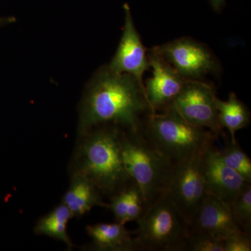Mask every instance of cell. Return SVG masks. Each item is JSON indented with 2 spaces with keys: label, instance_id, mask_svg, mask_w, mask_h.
<instances>
[{
  "label": "cell",
  "instance_id": "603a6c76",
  "mask_svg": "<svg viewBox=\"0 0 251 251\" xmlns=\"http://www.w3.org/2000/svg\"><path fill=\"white\" fill-rule=\"evenodd\" d=\"M209 1L214 11L219 13L226 5V0H209Z\"/></svg>",
  "mask_w": 251,
  "mask_h": 251
},
{
  "label": "cell",
  "instance_id": "cb8c5ba5",
  "mask_svg": "<svg viewBox=\"0 0 251 251\" xmlns=\"http://www.w3.org/2000/svg\"><path fill=\"white\" fill-rule=\"evenodd\" d=\"M14 21V18L12 17L0 18V25H6L8 24V23H13Z\"/></svg>",
  "mask_w": 251,
  "mask_h": 251
},
{
  "label": "cell",
  "instance_id": "5b68a950",
  "mask_svg": "<svg viewBox=\"0 0 251 251\" xmlns=\"http://www.w3.org/2000/svg\"><path fill=\"white\" fill-rule=\"evenodd\" d=\"M135 237L142 251H186L189 224L166 193L145 208Z\"/></svg>",
  "mask_w": 251,
  "mask_h": 251
},
{
  "label": "cell",
  "instance_id": "3957f363",
  "mask_svg": "<svg viewBox=\"0 0 251 251\" xmlns=\"http://www.w3.org/2000/svg\"><path fill=\"white\" fill-rule=\"evenodd\" d=\"M143 134L173 166L202 154L219 138L187 121L173 105L161 113L150 115Z\"/></svg>",
  "mask_w": 251,
  "mask_h": 251
},
{
  "label": "cell",
  "instance_id": "ffe728a7",
  "mask_svg": "<svg viewBox=\"0 0 251 251\" xmlns=\"http://www.w3.org/2000/svg\"><path fill=\"white\" fill-rule=\"evenodd\" d=\"M130 186L110 198L107 208L113 213L116 222L126 224V216L129 204Z\"/></svg>",
  "mask_w": 251,
  "mask_h": 251
},
{
  "label": "cell",
  "instance_id": "44dd1931",
  "mask_svg": "<svg viewBox=\"0 0 251 251\" xmlns=\"http://www.w3.org/2000/svg\"><path fill=\"white\" fill-rule=\"evenodd\" d=\"M145 210V203L143 196L135 182L130 186L129 204L126 216V224L137 221Z\"/></svg>",
  "mask_w": 251,
  "mask_h": 251
},
{
  "label": "cell",
  "instance_id": "8fae6325",
  "mask_svg": "<svg viewBox=\"0 0 251 251\" xmlns=\"http://www.w3.org/2000/svg\"><path fill=\"white\" fill-rule=\"evenodd\" d=\"M202 173L206 193L227 204L251 184L224 163L216 145L203 153Z\"/></svg>",
  "mask_w": 251,
  "mask_h": 251
},
{
  "label": "cell",
  "instance_id": "9a60e30c",
  "mask_svg": "<svg viewBox=\"0 0 251 251\" xmlns=\"http://www.w3.org/2000/svg\"><path fill=\"white\" fill-rule=\"evenodd\" d=\"M220 122L223 128L228 130L231 141H237L236 133L249 125L251 112L249 108L231 92L227 100H216Z\"/></svg>",
  "mask_w": 251,
  "mask_h": 251
},
{
  "label": "cell",
  "instance_id": "6da1fadb",
  "mask_svg": "<svg viewBox=\"0 0 251 251\" xmlns=\"http://www.w3.org/2000/svg\"><path fill=\"white\" fill-rule=\"evenodd\" d=\"M156 113L144 86L133 75L117 74L108 66L94 74L81 103L78 132L103 125H113L126 131L143 133L149 117Z\"/></svg>",
  "mask_w": 251,
  "mask_h": 251
},
{
  "label": "cell",
  "instance_id": "7a4b0ae2",
  "mask_svg": "<svg viewBox=\"0 0 251 251\" xmlns=\"http://www.w3.org/2000/svg\"><path fill=\"white\" fill-rule=\"evenodd\" d=\"M123 130L113 125L94 127L82 135L77 155L78 164L74 174L88 178L101 195L110 198L134 182L122 160Z\"/></svg>",
  "mask_w": 251,
  "mask_h": 251
},
{
  "label": "cell",
  "instance_id": "2e32d148",
  "mask_svg": "<svg viewBox=\"0 0 251 251\" xmlns=\"http://www.w3.org/2000/svg\"><path fill=\"white\" fill-rule=\"evenodd\" d=\"M73 216L63 203L54 208L50 212L43 216L36 223L34 232L62 241L72 249L73 244L67 233V224Z\"/></svg>",
  "mask_w": 251,
  "mask_h": 251
},
{
  "label": "cell",
  "instance_id": "d6986e66",
  "mask_svg": "<svg viewBox=\"0 0 251 251\" xmlns=\"http://www.w3.org/2000/svg\"><path fill=\"white\" fill-rule=\"evenodd\" d=\"M186 251H224V241L189 230Z\"/></svg>",
  "mask_w": 251,
  "mask_h": 251
},
{
  "label": "cell",
  "instance_id": "ac0fdd59",
  "mask_svg": "<svg viewBox=\"0 0 251 251\" xmlns=\"http://www.w3.org/2000/svg\"><path fill=\"white\" fill-rule=\"evenodd\" d=\"M227 204L241 230L251 234V183Z\"/></svg>",
  "mask_w": 251,
  "mask_h": 251
},
{
  "label": "cell",
  "instance_id": "9c48e42d",
  "mask_svg": "<svg viewBox=\"0 0 251 251\" xmlns=\"http://www.w3.org/2000/svg\"><path fill=\"white\" fill-rule=\"evenodd\" d=\"M152 77L145 81L147 97L153 111L163 112L171 106L188 79L179 75L153 47L148 52Z\"/></svg>",
  "mask_w": 251,
  "mask_h": 251
},
{
  "label": "cell",
  "instance_id": "4fadbf2b",
  "mask_svg": "<svg viewBox=\"0 0 251 251\" xmlns=\"http://www.w3.org/2000/svg\"><path fill=\"white\" fill-rule=\"evenodd\" d=\"M92 239L94 250L100 251H142L134 232L126 228L125 225L115 221L113 224H97L87 227Z\"/></svg>",
  "mask_w": 251,
  "mask_h": 251
},
{
  "label": "cell",
  "instance_id": "8992f818",
  "mask_svg": "<svg viewBox=\"0 0 251 251\" xmlns=\"http://www.w3.org/2000/svg\"><path fill=\"white\" fill-rule=\"evenodd\" d=\"M202 155L174 165L165 191L189 224L207 195L202 173Z\"/></svg>",
  "mask_w": 251,
  "mask_h": 251
},
{
  "label": "cell",
  "instance_id": "7c38bea8",
  "mask_svg": "<svg viewBox=\"0 0 251 251\" xmlns=\"http://www.w3.org/2000/svg\"><path fill=\"white\" fill-rule=\"evenodd\" d=\"M189 227L191 231L223 241L243 232L234 219L228 204L210 194L206 195Z\"/></svg>",
  "mask_w": 251,
  "mask_h": 251
},
{
  "label": "cell",
  "instance_id": "52a82bcc",
  "mask_svg": "<svg viewBox=\"0 0 251 251\" xmlns=\"http://www.w3.org/2000/svg\"><path fill=\"white\" fill-rule=\"evenodd\" d=\"M154 48L179 75L188 80H201L204 75L221 70L219 59L209 48L191 38H180Z\"/></svg>",
  "mask_w": 251,
  "mask_h": 251
},
{
  "label": "cell",
  "instance_id": "ba28073f",
  "mask_svg": "<svg viewBox=\"0 0 251 251\" xmlns=\"http://www.w3.org/2000/svg\"><path fill=\"white\" fill-rule=\"evenodd\" d=\"M217 99L212 85L202 80H188L172 105L187 121L220 137L224 128L219 120Z\"/></svg>",
  "mask_w": 251,
  "mask_h": 251
},
{
  "label": "cell",
  "instance_id": "277c9868",
  "mask_svg": "<svg viewBox=\"0 0 251 251\" xmlns=\"http://www.w3.org/2000/svg\"><path fill=\"white\" fill-rule=\"evenodd\" d=\"M121 150L126 170L139 188L145 208L166 191L173 166L143 133L124 130Z\"/></svg>",
  "mask_w": 251,
  "mask_h": 251
},
{
  "label": "cell",
  "instance_id": "5bb4252c",
  "mask_svg": "<svg viewBox=\"0 0 251 251\" xmlns=\"http://www.w3.org/2000/svg\"><path fill=\"white\" fill-rule=\"evenodd\" d=\"M62 203L70 211L73 218L85 215L94 206H107V203L103 202L101 193L95 185L88 178L76 174L74 175Z\"/></svg>",
  "mask_w": 251,
  "mask_h": 251
},
{
  "label": "cell",
  "instance_id": "30bf717a",
  "mask_svg": "<svg viewBox=\"0 0 251 251\" xmlns=\"http://www.w3.org/2000/svg\"><path fill=\"white\" fill-rule=\"evenodd\" d=\"M125 26L120 44L108 67L117 74L133 75L142 85L144 74L150 69L148 52L142 43L140 34L135 27L128 4L124 5Z\"/></svg>",
  "mask_w": 251,
  "mask_h": 251
},
{
  "label": "cell",
  "instance_id": "7402d4cb",
  "mask_svg": "<svg viewBox=\"0 0 251 251\" xmlns=\"http://www.w3.org/2000/svg\"><path fill=\"white\" fill-rule=\"evenodd\" d=\"M224 251H251V234L240 232L224 241Z\"/></svg>",
  "mask_w": 251,
  "mask_h": 251
},
{
  "label": "cell",
  "instance_id": "e0dca14e",
  "mask_svg": "<svg viewBox=\"0 0 251 251\" xmlns=\"http://www.w3.org/2000/svg\"><path fill=\"white\" fill-rule=\"evenodd\" d=\"M224 163L251 183V161L237 141H227L222 150H219Z\"/></svg>",
  "mask_w": 251,
  "mask_h": 251
}]
</instances>
